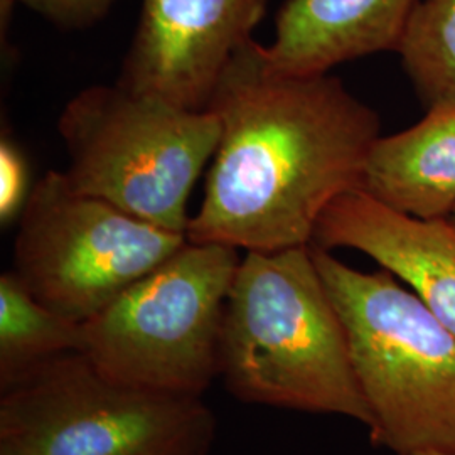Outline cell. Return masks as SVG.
I'll return each mask as SVG.
<instances>
[{
    "label": "cell",
    "mask_w": 455,
    "mask_h": 455,
    "mask_svg": "<svg viewBox=\"0 0 455 455\" xmlns=\"http://www.w3.org/2000/svg\"><path fill=\"white\" fill-rule=\"evenodd\" d=\"M208 110L220 142L191 243L244 251L312 244L325 210L359 189L379 116L331 73L283 75L248 41L227 66Z\"/></svg>",
    "instance_id": "6da1fadb"
},
{
    "label": "cell",
    "mask_w": 455,
    "mask_h": 455,
    "mask_svg": "<svg viewBox=\"0 0 455 455\" xmlns=\"http://www.w3.org/2000/svg\"><path fill=\"white\" fill-rule=\"evenodd\" d=\"M218 378L243 403L346 417L370 430L346 331L310 244L242 257Z\"/></svg>",
    "instance_id": "7a4b0ae2"
},
{
    "label": "cell",
    "mask_w": 455,
    "mask_h": 455,
    "mask_svg": "<svg viewBox=\"0 0 455 455\" xmlns=\"http://www.w3.org/2000/svg\"><path fill=\"white\" fill-rule=\"evenodd\" d=\"M312 251L346 331L371 442L393 455L455 449L454 332L388 270Z\"/></svg>",
    "instance_id": "3957f363"
},
{
    "label": "cell",
    "mask_w": 455,
    "mask_h": 455,
    "mask_svg": "<svg viewBox=\"0 0 455 455\" xmlns=\"http://www.w3.org/2000/svg\"><path fill=\"white\" fill-rule=\"evenodd\" d=\"M69 184L188 236V201L216 152L220 120L115 83L80 92L60 115Z\"/></svg>",
    "instance_id": "277c9868"
},
{
    "label": "cell",
    "mask_w": 455,
    "mask_h": 455,
    "mask_svg": "<svg viewBox=\"0 0 455 455\" xmlns=\"http://www.w3.org/2000/svg\"><path fill=\"white\" fill-rule=\"evenodd\" d=\"M240 250L191 243L83 323L82 355L116 383L203 398L220 376V341Z\"/></svg>",
    "instance_id": "5b68a950"
},
{
    "label": "cell",
    "mask_w": 455,
    "mask_h": 455,
    "mask_svg": "<svg viewBox=\"0 0 455 455\" xmlns=\"http://www.w3.org/2000/svg\"><path fill=\"white\" fill-rule=\"evenodd\" d=\"M216 419L203 398L139 390L73 353L0 396V443L24 455H210Z\"/></svg>",
    "instance_id": "8992f818"
},
{
    "label": "cell",
    "mask_w": 455,
    "mask_h": 455,
    "mask_svg": "<svg viewBox=\"0 0 455 455\" xmlns=\"http://www.w3.org/2000/svg\"><path fill=\"white\" fill-rule=\"evenodd\" d=\"M186 242L49 171L19 218L14 272L41 304L86 323Z\"/></svg>",
    "instance_id": "52a82bcc"
},
{
    "label": "cell",
    "mask_w": 455,
    "mask_h": 455,
    "mask_svg": "<svg viewBox=\"0 0 455 455\" xmlns=\"http://www.w3.org/2000/svg\"><path fill=\"white\" fill-rule=\"evenodd\" d=\"M268 0H144L122 86L208 110L233 56L251 41Z\"/></svg>",
    "instance_id": "ba28073f"
},
{
    "label": "cell",
    "mask_w": 455,
    "mask_h": 455,
    "mask_svg": "<svg viewBox=\"0 0 455 455\" xmlns=\"http://www.w3.org/2000/svg\"><path fill=\"white\" fill-rule=\"evenodd\" d=\"M312 246L368 255L417 293L455 334V225L451 220H419L355 189L325 210Z\"/></svg>",
    "instance_id": "9c48e42d"
},
{
    "label": "cell",
    "mask_w": 455,
    "mask_h": 455,
    "mask_svg": "<svg viewBox=\"0 0 455 455\" xmlns=\"http://www.w3.org/2000/svg\"><path fill=\"white\" fill-rule=\"evenodd\" d=\"M420 0H285L275 37L261 46L283 75H321L383 51H396Z\"/></svg>",
    "instance_id": "30bf717a"
},
{
    "label": "cell",
    "mask_w": 455,
    "mask_h": 455,
    "mask_svg": "<svg viewBox=\"0 0 455 455\" xmlns=\"http://www.w3.org/2000/svg\"><path fill=\"white\" fill-rule=\"evenodd\" d=\"M359 191L419 220H449L455 210V103L427 108L407 131L379 135Z\"/></svg>",
    "instance_id": "8fae6325"
},
{
    "label": "cell",
    "mask_w": 455,
    "mask_h": 455,
    "mask_svg": "<svg viewBox=\"0 0 455 455\" xmlns=\"http://www.w3.org/2000/svg\"><path fill=\"white\" fill-rule=\"evenodd\" d=\"M82 347L83 323L41 304L14 270L2 274L0 391Z\"/></svg>",
    "instance_id": "7c38bea8"
},
{
    "label": "cell",
    "mask_w": 455,
    "mask_h": 455,
    "mask_svg": "<svg viewBox=\"0 0 455 455\" xmlns=\"http://www.w3.org/2000/svg\"><path fill=\"white\" fill-rule=\"evenodd\" d=\"M396 52L427 108L455 103V0H420Z\"/></svg>",
    "instance_id": "4fadbf2b"
},
{
    "label": "cell",
    "mask_w": 455,
    "mask_h": 455,
    "mask_svg": "<svg viewBox=\"0 0 455 455\" xmlns=\"http://www.w3.org/2000/svg\"><path fill=\"white\" fill-rule=\"evenodd\" d=\"M31 195L29 169L20 148L2 137L0 142V221L11 225L19 220Z\"/></svg>",
    "instance_id": "5bb4252c"
},
{
    "label": "cell",
    "mask_w": 455,
    "mask_h": 455,
    "mask_svg": "<svg viewBox=\"0 0 455 455\" xmlns=\"http://www.w3.org/2000/svg\"><path fill=\"white\" fill-rule=\"evenodd\" d=\"M65 29H83L105 16L115 0H12Z\"/></svg>",
    "instance_id": "9a60e30c"
},
{
    "label": "cell",
    "mask_w": 455,
    "mask_h": 455,
    "mask_svg": "<svg viewBox=\"0 0 455 455\" xmlns=\"http://www.w3.org/2000/svg\"><path fill=\"white\" fill-rule=\"evenodd\" d=\"M396 455H455V449H427V451H415V452Z\"/></svg>",
    "instance_id": "2e32d148"
},
{
    "label": "cell",
    "mask_w": 455,
    "mask_h": 455,
    "mask_svg": "<svg viewBox=\"0 0 455 455\" xmlns=\"http://www.w3.org/2000/svg\"><path fill=\"white\" fill-rule=\"evenodd\" d=\"M0 455H24L20 454L19 451L16 449H12V447H9V445H4V443H0Z\"/></svg>",
    "instance_id": "e0dca14e"
},
{
    "label": "cell",
    "mask_w": 455,
    "mask_h": 455,
    "mask_svg": "<svg viewBox=\"0 0 455 455\" xmlns=\"http://www.w3.org/2000/svg\"><path fill=\"white\" fill-rule=\"evenodd\" d=\"M449 220H451V221H452V223H454V225H455V210H454V212H452V216H451V218H449Z\"/></svg>",
    "instance_id": "ac0fdd59"
}]
</instances>
